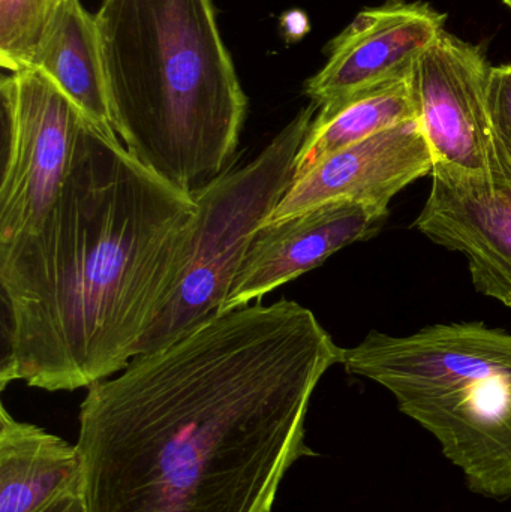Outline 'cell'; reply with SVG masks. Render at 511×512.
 Masks as SVG:
<instances>
[{
	"mask_svg": "<svg viewBox=\"0 0 511 512\" xmlns=\"http://www.w3.org/2000/svg\"><path fill=\"white\" fill-rule=\"evenodd\" d=\"M491 68L483 48L446 30L417 59L411 93L435 170L465 179L509 182L492 143Z\"/></svg>",
	"mask_w": 511,
	"mask_h": 512,
	"instance_id": "7",
	"label": "cell"
},
{
	"mask_svg": "<svg viewBox=\"0 0 511 512\" xmlns=\"http://www.w3.org/2000/svg\"><path fill=\"white\" fill-rule=\"evenodd\" d=\"M342 348L296 301L221 313L87 388L84 512H270Z\"/></svg>",
	"mask_w": 511,
	"mask_h": 512,
	"instance_id": "1",
	"label": "cell"
},
{
	"mask_svg": "<svg viewBox=\"0 0 511 512\" xmlns=\"http://www.w3.org/2000/svg\"><path fill=\"white\" fill-rule=\"evenodd\" d=\"M66 0H0V63L9 72L32 68Z\"/></svg>",
	"mask_w": 511,
	"mask_h": 512,
	"instance_id": "15",
	"label": "cell"
},
{
	"mask_svg": "<svg viewBox=\"0 0 511 512\" xmlns=\"http://www.w3.org/2000/svg\"><path fill=\"white\" fill-rule=\"evenodd\" d=\"M488 110L495 155L511 182V65L492 66Z\"/></svg>",
	"mask_w": 511,
	"mask_h": 512,
	"instance_id": "16",
	"label": "cell"
},
{
	"mask_svg": "<svg viewBox=\"0 0 511 512\" xmlns=\"http://www.w3.org/2000/svg\"><path fill=\"white\" fill-rule=\"evenodd\" d=\"M350 375L371 379L428 430L471 492L511 499V334L482 322L411 336L371 331L342 349Z\"/></svg>",
	"mask_w": 511,
	"mask_h": 512,
	"instance_id": "4",
	"label": "cell"
},
{
	"mask_svg": "<svg viewBox=\"0 0 511 512\" xmlns=\"http://www.w3.org/2000/svg\"><path fill=\"white\" fill-rule=\"evenodd\" d=\"M83 462L77 444L15 420L0 408V512H50L81 496Z\"/></svg>",
	"mask_w": 511,
	"mask_h": 512,
	"instance_id": "12",
	"label": "cell"
},
{
	"mask_svg": "<svg viewBox=\"0 0 511 512\" xmlns=\"http://www.w3.org/2000/svg\"><path fill=\"white\" fill-rule=\"evenodd\" d=\"M504 3H506L509 8H511V0H503Z\"/></svg>",
	"mask_w": 511,
	"mask_h": 512,
	"instance_id": "18",
	"label": "cell"
},
{
	"mask_svg": "<svg viewBox=\"0 0 511 512\" xmlns=\"http://www.w3.org/2000/svg\"><path fill=\"white\" fill-rule=\"evenodd\" d=\"M446 18L425 2L387 0L363 9L330 42L329 60L306 81V95L318 107H330L378 84L408 77L443 32Z\"/></svg>",
	"mask_w": 511,
	"mask_h": 512,
	"instance_id": "8",
	"label": "cell"
},
{
	"mask_svg": "<svg viewBox=\"0 0 511 512\" xmlns=\"http://www.w3.org/2000/svg\"><path fill=\"white\" fill-rule=\"evenodd\" d=\"M32 68L47 75L93 125L117 135L108 107L107 80L95 15L66 0L39 47Z\"/></svg>",
	"mask_w": 511,
	"mask_h": 512,
	"instance_id": "13",
	"label": "cell"
},
{
	"mask_svg": "<svg viewBox=\"0 0 511 512\" xmlns=\"http://www.w3.org/2000/svg\"><path fill=\"white\" fill-rule=\"evenodd\" d=\"M411 74L356 93L318 110L297 156L294 180L308 174L339 150L368 140L386 129L417 120Z\"/></svg>",
	"mask_w": 511,
	"mask_h": 512,
	"instance_id": "14",
	"label": "cell"
},
{
	"mask_svg": "<svg viewBox=\"0 0 511 512\" xmlns=\"http://www.w3.org/2000/svg\"><path fill=\"white\" fill-rule=\"evenodd\" d=\"M50 512H84L81 496H71V498L65 499V501L60 502V504Z\"/></svg>",
	"mask_w": 511,
	"mask_h": 512,
	"instance_id": "17",
	"label": "cell"
},
{
	"mask_svg": "<svg viewBox=\"0 0 511 512\" xmlns=\"http://www.w3.org/2000/svg\"><path fill=\"white\" fill-rule=\"evenodd\" d=\"M318 110L311 102L254 161L237 170L228 167L191 195L197 203V221L188 264L135 357L158 351L224 313L249 240L293 185L297 156Z\"/></svg>",
	"mask_w": 511,
	"mask_h": 512,
	"instance_id": "5",
	"label": "cell"
},
{
	"mask_svg": "<svg viewBox=\"0 0 511 512\" xmlns=\"http://www.w3.org/2000/svg\"><path fill=\"white\" fill-rule=\"evenodd\" d=\"M428 201L414 227L465 255L477 291L511 309V182L432 170Z\"/></svg>",
	"mask_w": 511,
	"mask_h": 512,
	"instance_id": "10",
	"label": "cell"
},
{
	"mask_svg": "<svg viewBox=\"0 0 511 512\" xmlns=\"http://www.w3.org/2000/svg\"><path fill=\"white\" fill-rule=\"evenodd\" d=\"M432 170L434 159L419 122L401 123L333 153L294 180L266 222L282 221L303 210L341 200L389 209L390 201L402 189Z\"/></svg>",
	"mask_w": 511,
	"mask_h": 512,
	"instance_id": "11",
	"label": "cell"
},
{
	"mask_svg": "<svg viewBox=\"0 0 511 512\" xmlns=\"http://www.w3.org/2000/svg\"><path fill=\"white\" fill-rule=\"evenodd\" d=\"M387 216L386 207L341 200L266 222L249 240L224 312L260 301L284 283L320 267L341 249L371 239Z\"/></svg>",
	"mask_w": 511,
	"mask_h": 512,
	"instance_id": "9",
	"label": "cell"
},
{
	"mask_svg": "<svg viewBox=\"0 0 511 512\" xmlns=\"http://www.w3.org/2000/svg\"><path fill=\"white\" fill-rule=\"evenodd\" d=\"M195 221L191 195L84 120L41 227L0 245V388L75 391L122 372L179 285Z\"/></svg>",
	"mask_w": 511,
	"mask_h": 512,
	"instance_id": "2",
	"label": "cell"
},
{
	"mask_svg": "<svg viewBox=\"0 0 511 512\" xmlns=\"http://www.w3.org/2000/svg\"><path fill=\"white\" fill-rule=\"evenodd\" d=\"M108 107L129 155L192 195L239 146L248 99L213 0H101Z\"/></svg>",
	"mask_w": 511,
	"mask_h": 512,
	"instance_id": "3",
	"label": "cell"
},
{
	"mask_svg": "<svg viewBox=\"0 0 511 512\" xmlns=\"http://www.w3.org/2000/svg\"><path fill=\"white\" fill-rule=\"evenodd\" d=\"M3 165L0 245L41 227L68 177L84 114L36 68L9 72L0 84Z\"/></svg>",
	"mask_w": 511,
	"mask_h": 512,
	"instance_id": "6",
	"label": "cell"
}]
</instances>
